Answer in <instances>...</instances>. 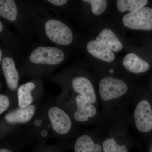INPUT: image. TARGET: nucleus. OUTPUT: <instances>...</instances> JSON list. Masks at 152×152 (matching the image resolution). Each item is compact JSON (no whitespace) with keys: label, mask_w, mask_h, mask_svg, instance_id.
I'll list each match as a JSON object with an SVG mask.
<instances>
[{"label":"nucleus","mask_w":152,"mask_h":152,"mask_svg":"<svg viewBox=\"0 0 152 152\" xmlns=\"http://www.w3.org/2000/svg\"><path fill=\"white\" fill-rule=\"evenodd\" d=\"M45 29L49 39L57 45H68L73 40V35L71 29L58 20L50 19L47 20L45 23Z\"/></svg>","instance_id":"nucleus-5"},{"label":"nucleus","mask_w":152,"mask_h":152,"mask_svg":"<svg viewBox=\"0 0 152 152\" xmlns=\"http://www.w3.org/2000/svg\"><path fill=\"white\" fill-rule=\"evenodd\" d=\"M97 42L114 52L121 51L122 44L113 32L108 28L104 29L96 38Z\"/></svg>","instance_id":"nucleus-16"},{"label":"nucleus","mask_w":152,"mask_h":152,"mask_svg":"<svg viewBox=\"0 0 152 152\" xmlns=\"http://www.w3.org/2000/svg\"><path fill=\"white\" fill-rule=\"evenodd\" d=\"M123 65L128 71L134 73H141L149 69L148 63L133 53L126 55L123 61Z\"/></svg>","instance_id":"nucleus-14"},{"label":"nucleus","mask_w":152,"mask_h":152,"mask_svg":"<svg viewBox=\"0 0 152 152\" xmlns=\"http://www.w3.org/2000/svg\"><path fill=\"white\" fill-rule=\"evenodd\" d=\"M48 1L55 6H61L66 4L68 1L67 0H48Z\"/></svg>","instance_id":"nucleus-24"},{"label":"nucleus","mask_w":152,"mask_h":152,"mask_svg":"<svg viewBox=\"0 0 152 152\" xmlns=\"http://www.w3.org/2000/svg\"><path fill=\"white\" fill-rule=\"evenodd\" d=\"M75 152H102V147L96 143L92 137L84 134L78 137L74 144Z\"/></svg>","instance_id":"nucleus-15"},{"label":"nucleus","mask_w":152,"mask_h":152,"mask_svg":"<svg viewBox=\"0 0 152 152\" xmlns=\"http://www.w3.org/2000/svg\"><path fill=\"white\" fill-rule=\"evenodd\" d=\"M71 85L75 92L83 96L93 104L96 102V96L89 80L84 77H74L71 80Z\"/></svg>","instance_id":"nucleus-11"},{"label":"nucleus","mask_w":152,"mask_h":152,"mask_svg":"<svg viewBox=\"0 0 152 152\" xmlns=\"http://www.w3.org/2000/svg\"><path fill=\"white\" fill-rule=\"evenodd\" d=\"M65 58L64 52L58 48L40 46L34 49L29 56L34 64L57 65L62 62Z\"/></svg>","instance_id":"nucleus-6"},{"label":"nucleus","mask_w":152,"mask_h":152,"mask_svg":"<svg viewBox=\"0 0 152 152\" xmlns=\"http://www.w3.org/2000/svg\"><path fill=\"white\" fill-rule=\"evenodd\" d=\"M18 107L16 96H12L4 93L0 94V115Z\"/></svg>","instance_id":"nucleus-20"},{"label":"nucleus","mask_w":152,"mask_h":152,"mask_svg":"<svg viewBox=\"0 0 152 152\" xmlns=\"http://www.w3.org/2000/svg\"><path fill=\"white\" fill-rule=\"evenodd\" d=\"M128 86L121 80L107 77L99 84V91L101 99L109 101L122 96L127 92Z\"/></svg>","instance_id":"nucleus-8"},{"label":"nucleus","mask_w":152,"mask_h":152,"mask_svg":"<svg viewBox=\"0 0 152 152\" xmlns=\"http://www.w3.org/2000/svg\"><path fill=\"white\" fill-rule=\"evenodd\" d=\"M24 126L21 137L27 145L33 142L46 143L49 139L54 137L42 104L32 120Z\"/></svg>","instance_id":"nucleus-4"},{"label":"nucleus","mask_w":152,"mask_h":152,"mask_svg":"<svg viewBox=\"0 0 152 152\" xmlns=\"http://www.w3.org/2000/svg\"><path fill=\"white\" fill-rule=\"evenodd\" d=\"M18 10L15 2L13 0L0 1V15L3 18L14 22L18 17Z\"/></svg>","instance_id":"nucleus-17"},{"label":"nucleus","mask_w":152,"mask_h":152,"mask_svg":"<svg viewBox=\"0 0 152 152\" xmlns=\"http://www.w3.org/2000/svg\"><path fill=\"white\" fill-rule=\"evenodd\" d=\"M56 102L63 107L76 122H87L96 115V108L80 95H76L73 98L64 92L57 98Z\"/></svg>","instance_id":"nucleus-3"},{"label":"nucleus","mask_w":152,"mask_h":152,"mask_svg":"<svg viewBox=\"0 0 152 152\" xmlns=\"http://www.w3.org/2000/svg\"><path fill=\"white\" fill-rule=\"evenodd\" d=\"M86 48L90 54L99 59L111 62L115 59V55L112 50L96 40L89 41Z\"/></svg>","instance_id":"nucleus-13"},{"label":"nucleus","mask_w":152,"mask_h":152,"mask_svg":"<svg viewBox=\"0 0 152 152\" xmlns=\"http://www.w3.org/2000/svg\"><path fill=\"white\" fill-rule=\"evenodd\" d=\"M71 147L70 142H57L54 145L37 143L33 148L31 152H66Z\"/></svg>","instance_id":"nucleus-18"},{"label":"nucleus","mask_w":152,"mask_h":152,"mask_svg":"<svg viewBox=\"0 0 152 152\" xmlns=\"http://www.w3.org/2000/svg\"><path fill=\"white\" fill-rule=\"evenodd\" d=\"M136 127L142 132L152 129V110L149 102L142 100L137 105L134 114Z\"/></svg>","instance_id":"nucleus-9"},{"label":"nucleus","mask_w":152,"mask_h":152,"mask_svg":"<svg viewBox=\"0 0 152 152\" xmlns=\"http://www.w3.org/2000/svg\"><path fill=\"white\" fill-rule=\"evenodd\" d=\"M41 104L40 101L26 107H18L7 112L0 121V140L15 132L32 120Z\"/></svg>","instance_id":"nucleus-2"},{"label":"nucleus","mask_w":152,"mask_h":152,"mask_svg":"<svg viewBox=\"0 0 152 152\" xmlns=\"http://www.w3.org/2000/svg\"><path fill=\"white\" fill-rule=\"evenodd\" d=\"M0 152H18V151L7 138L1 140Z\"/></svg>","instance_id":"nucleus-23"},{"label":"nucleus","mask_w":152,"mask_h":152,"mask_svg":"<svg viewBox=\"0 0 152 152\" xmlns=\"http://www.w3.org/2000/svg\"><path fill=\"white\" fill-rule=\"evenodd\" d=\"M83 1L91 5L93 13L95 15L102 13L107 7V1L105 0H83Z\"/></svg>","instance_id":"nucleus-22"},{"label":"nucleus","mask_w":152,"mask_h":152,"mask_svg":"<svg viewBox=\"0 0 152 152\" xmlns=\"http://www.w3.org/2000/svg\"><path fill=\"white\" fill-rule=\"evenodd\" d=\"M103 152H128L124 145H118L113 138L107 139L103 144Z\"/></svg>","instance_id":"nucleus-21"},{"label":"nucleus","mask_w":152,"mask_h":152,"mask_svg":"<svg viewBox=\"0 0 152 152\" xmlns=\"http://www.w3.org/2000/svg\"><path fill=\"white\" fill-rule=\"evenodd\" d=\"M37 83L30 81L20 86L17 91L18 105L20 108L26 107L39 101L42 94H36Z\"/></svg>","instance_id":"nucleus-10"},{"label":"nucleus","mask_w":152,"mask_h":152,"mask_svg":"<svg viewBox=\"0 0 152 152\" xmlns=\"http://www.w3.org/2000/svg\"><path fill=\"white\" fill-rule=\"evenodd\" d=\"M3 30V25L1 21H0V32L1 33Z\"/></svg>","instance_id":"nucleus-25"},{"label":"nucleus","mask_w":152,"mask_h":152,"mask_svg":"<svg viewBox=\"0 0 152 152\" xmlns=\"http://www.w3.org/2000/svg\"><path fill=\"white\" fill-rule=\"evenodd\" d=\"M2 51L1 49L0 50V61L1 62V61H2Z\"/></svg>","instance_id":"nucleus-26"},{"label":"nucleus","mask_w":152,"mask_h":152,"mask_svg":"<svg viewBox=\"0 0 152 152\" xmlns=\"http://www.w3.org/2000/svg\"><path fill=\"white\" fill-rule=\"evenodd\" d=\"M148 2L147 0H118L117 7L120 12H134L144 7Z\"/></svg>","instance_id":"nucleus-19"},{"label":"nucleus","mask_w":152,"mask_h":152,"mask_svg":"<svg viewBox=\"0 0 152 152\" xmlns=\"http://www.w3.org/2000/svg\"><path fill=\"white\" fill-rule=\"evenodd\" d=\"M110 72L111 73H112L113 72V69L110 70Z\"/></svg>","instance_id":"nucleus-27"},{"label":"nucleus","mask_w":152,"mask_h":152,"mask_svg":"<svg viewBox=\"0 0 152 152\" xmlns=\"http://www.w3.org/2000/svg\"><path fill=\"white\" fill-rule=\"evenodd\" d=\"M123 22L127 27L134 30H152V8L145 7L124 16Z\"/></svg>","instance_id":"nucleus-7"},{"label":"nucleus","mask_w":152,"mask_h":152,"mask_svg":"<svg viewBox=\"0 0 152 152\" xmlns=\"http://www.w3.org/2000/svg\"><path fill=\"white\" fill-rule=\"evenodd\" d=\"M42 107L57 142H69L74 128V121L69 114L56 102L44 104Z\"/></svg>","instance_id":"nucleus-1"},{"label":"nucleus","mask_w":152,"mask_h":152,"mask_svg":"<svg viewBox=\"0 0 152 152\" xmlns=\"http://www.w3.org/2000/svg\"><path fill=\"white\" fill-rule=\"evenodd\" d=\"M2 69L9 89L12 92L17 91L20 75L13 59L9 57L4 58L2 61Z\"/></svg>","instance_id":"nucleus-12"}]
</instances>
